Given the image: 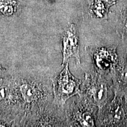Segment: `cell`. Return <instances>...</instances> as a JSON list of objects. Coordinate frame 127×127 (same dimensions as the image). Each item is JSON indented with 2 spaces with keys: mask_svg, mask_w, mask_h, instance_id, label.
I'll list each match as a JSON object with an SVG mask.
<instances>
[{
  "mask_svg": "<svg viewBox=\"0 0 127 127\" xmlns=\"http://www.w3.org/2000/svg\"><path fill=\"white\" fill-rule=\"evenodd\" d=\"M81 82L71 75L68 64L53 81L55 100L58 104H64L73 95L79 93Z\"/></svg>",
  "mask_w": 127,
  "mask_h": 127,
  "instance_id": "obj_1",
  "label": "cell"
},
{
  "mask_svg": "<svg viewBox=\"0 0 127 127\" xmlns=\"http://www.w3.org/2000/svg\"><path fill=\"white\" fill-rule=\"evenodd\" d=\"M63 62L64 64L71 57H74L77 63H79L78 39L74 24L68 27L63 36Z\"/></svg>",
  "mask_w": 127,
  "mask_h": 127,
  "instance_id": "obj_2",
  "label": "cell"
},
{
  "mask_svg": "<svg viewBox=\"0 0 127 127\" xmlns=\"http://www.w3.org/2000/svg\"><path fill=\"white\" fill-rule=\"evenodd\" d=\"M17 2L15 0H0V12L9 16L15 12Z\"/></svg>",
  "mask_w": 127,
  "mask_h": 127,
  "instance_id": "obj_3",
  "label": "cell"
},
{
  "mask_svg": "<svg viewBox=\"0 0 127 127\" xmlns=\"http://www.w3.org/2000/svg\"><path fill=\"white\" fill-rule=\"evenodd\" d=\"M93 95L95 102L101 104L105 100L107 96V89L104 84H98L93 90Z\"/></svg>",
  "mask_w": 127,
  "mask_h": 127,
  "instance_id": "obj_4",
  "label": "cell"
},
{
  "mask_svg": "<svg viewBox=\"0 0 127 127\" xmlns=\"http://www.w3.org/2000/svg\"><path fill=\"white\" fill-rule=\"evenodd\" d=\"M21 93L23 94L24 98L28 102H31L35 99L36 93L35 90L32 87L28 84H24L21 87Z\"/></svg>",
  "mask_w": 127,
  "mask_h": 127,
  "instance_id": "obj_5",
  "label": "cell"
},
{
  "mask_svg": "<svg viewBox=\"0 0 127 127\" xmlns=\"http://www.w3.org/2000/svg\"><path fill=\"white\" fill-rule=\"evenodd\" d=\"M79 123L83 127H93L94 126V120L91 114L88 112L83 113L79 117Z\"/></svg>",
  "mask_w": 127,
  "mask_h": 127,
  "instance_id": "obj_6",
  "label": "cell"
},
{
  "mask_svg": "<svg viewBox=\"0 0 127 127\" xmlns=\"http://www.w3.org/2000/svg\"><path fill=\"white\" fill-rule=\"evenodd\" d=\"M7 92L8 91L7 90L5 87H1L0 88V101H2V100H4L5 98L7 97Z\"/></svg>",
  "mask_w": 127,
  "mask_h": 127,
  "instance_id": "obj_7",
  "label": "cell"
},
{
  "mask_svg": "<svg viewBox=\"0 0 127 127\" xmlns=\"http://www.w3.org/2000/svg\"><path fill=\"white\" fill-rule=\"evenodd\" d=\"M121 79L123 81L127 82V68L124 69L121 72Z\"/></svg>",
  "mask_w": 127,
  "mask_h": 127,
  "instance_id": "obj_8",
  "label": "cell"
}]
</instances>
